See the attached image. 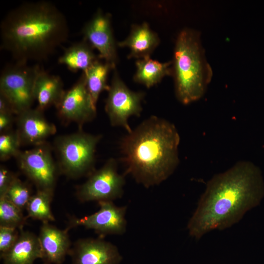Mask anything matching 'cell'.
<instances>
[{"mask_svg":"<svg viewBox=\"0 0 264 264\" xmlns=\"http://www.w3.org/2000/svg\"><path fill=\"white\" fill-rule=\"evenodd\" d=\"M108 91L105 110L111 126L132 131L128 120L132 116H140L145 93L133 91L126 85L115 68Z\"/></svg>","mask_w":264,"mask_h":264,"instance_id":"8","label":"cell"},{"mask_svg":"<svg viewBox=\"0 0 264 264\" xmlns=\"http://www.w3.org/2000/svg\"><path fill=\"white\" fill-rule=\"evenodd\" d=\"M32 195V189L30 185L17 177L4 197L18 208L23 210L25 209Z\"/></svg>","mask_w":264,"mask_h":264,"instance_id":"24","label":"cell"},{"mask_svg":"<svg viewBox=\"0 0 264 264\" xmlns=\"http://www.w3.org/2000/svg\"><path fill=\"white\" fill-rule=\"evenodd\" d=\"M172 62L176 96L188 105L200 99L211 81L213 72L201 45L199 33L188 28L176 37Z\"/></svg>","mask_w":264,"mask_h":264,"instance_id":"4","label":"cell"},{"mask_svg":"<svg viewBox=\"0 0 264 264\" xmlns=\"http://www.w3.org/2000/svg\"><path fill=\"white\" fill-rule=\"evenodd\" d=\"M65 91L60 76L50 74L41 68L34 88V96L38 109L44 111L50 106L56 107Z\"/></svg>","mask_w":264,"mask_h":264,"instance_id":"18","label":"cell"},{"mask_svg":"<svg viewBox=\"0 0 264 264\" xmlns=\"http://www.w3.org/2000/svg\"><path fill=\"white\" fill-rule=\"evenodd\" d=\"M20 230L13 227L0 226V252H6L17 241Z\"/></svg>","mask_w":264,"mask_h":264,"instance_id":"26","label":"cell"},{"mask_svg":"<svg viewBox=\"0 0 264 264\" xmlns=\"http://www.w3.org/2000/svg\"><path fill=\"white\" fill-rule=\"evenodd\" d=\"M54 192L37 190L29 200L25 209L27 217L42 223L53 221L55 219L51 209Z\"/></svg>","mask_w":264,"mask_h":264,"instance_id":"22","label":"cell"},{"mask_svg":"<svg viewBox=\"0 0 264 264\" xmlns=\"http://www.w3.org/2000/svg\"><path fill=\"white\" fill-rule=\"evenodd\" d=\"M99 209L95 213L81 218H72L67 228L81 226L92 229L100 238L109 235H123L126 231V206H118L113 201L98 202Z\"/></svg>","mask_w":264,"mask_h":264,"instance_id":"11","label":"cell"},{"mask_svg":"<svg viewBox=\"0 0 264 264\" xmlns=\"http://www.w3.org/2000/svg\"><path fill=\"white\" fill-rule=\"evenodd\" d=\"M135 82L150 88L159 83L165 76L173 75L172 62L161 63L150 57L137 60Z\"/></svg>","mask_w":264,"mask_h":264,"instance_id":"20","label":"cell"},{"mask_svg":"<svg viewBox=\"0 0 264 264\" xmlns=\"http://www.w3.org/2000/svg\"><path fill=\"white\" fill-rule=\"evenodd\" d=\"M118 172L116 160H108L100 169L94 170L88 179L77 188L76 197L82 202L113 201L124 193L125 179Z\"/></svg>","mask_w":264,"mask_h":264,"instance_id":"7","label":"cell"},{"mask_svg":"<svg viewBox=\"0 0 264 264\" xmlns=\"http://www.w3.org/2000/svg\"><path fill=\"white\" fill-rule=\"evenodd\" d=\"M55 107L61 119L66 122H74L80 128L95 118L96 106L87 88L83 73L76 83L65 91Z\"/></svg>","mask_w":264,"mask_h":264,"instance_id":"10","label":"cell"},{"mask_svg":"<svg viewBox=\"0 0 264 264\" xmlns=\"http://www.w3.org/2000/svg\"><path fill=\"white\" fill-rule=\"evenodd\" d=\"M43 254L38 236L23 229L19 238L6 252L0 254L3 264H33Z\"/></svg>","mask_w":264,"mask_h":264,"instance_id":"17","label":"cell"},{"mask_svg":"<svg viewBox=\"0 0 264 264\" xmlns=\"http://www.w3.org/2000/svg\"><path fill=\"white\" fill-rule=\"evenodd\" d=\"M115 66L104 62L97 60L85 72L86 86L95 106L100 94L108 91L110 85L107 83L109 72Z\"/></svg>","mask_w":264,"mask_h":264,"instance_id":"21","label":"cell"},{"mask_svg":"<svg viewBox=\"0 0 264 264\" xmlns=\"http://www.w3.org/2000/svg\"><path fill=\"white\" fill-rule=\"evenodd\" d=\"M101 138L80 130L56 137L54 148L59 173L71 178L89 176L94 171L96 149Z\"/></svg>","mask_w":264,"mask_h":264,"instance_id":"5","label":"cell"},{"mask_svg":"<svg viewBox=\"0 0 264 264\" xmlns=\"http://www.w3.org/2000/svg\"><path fill=\"white\" fill-rule=\"evenodd\" d=\"M41 69L38 65L16 62L7 66L0 76V95L10 104L16 115L31 108L35 101L34 88Z\"/></svg>","mask_w":264,"mask_h":264,"instance_id":"6","label":"cell"},{"mask_svg":"<svg viewBox=\"0 0 264 264\" xmlns=\"http://www.w3.org/2000/svg\"></svg>","mask_w":264,"mask_h":264,"instance_id":"30","label":"cell"},{"mask_svg":"<svg viewBox=\"0 0 264 264\" xmlns=\"http://www.w3.org/2000/svg\"><path fill=\"white\" fill-rule=\"evenodd\" d=\"M14 114L11 112L0 113V132H3L11 130L14 122Z\"/></svg>","mask_w":264,"mask_h":264,"instance_id":"28","label":"cell"},{"mask_svg":"<svg viewBox=\"0 0 264 264\" xmlns=\"http://www.w3.org/2000/svg\"><path fill=\"white\" fill-rule=\"evenodd\" d=\"M43 110L30 108L16 115L17 129L22 145L34 146L46 143L55 134L56 126L45 118Z\"/></svg>","mask_w":264,"mask_h":264,"instance_id":"14","label":"cell"},{"mask_svg":"<svg viewBox=\"0 0 264 264\" xmlns=\"http://www.w3.org/2000/svg\"><path fill=\"white\" fill-rule=\"evenodd\" d=\"M92 47L85 40L75 43L66 48L58 59V63L65 65L72 72H86L99 58Z\"/></svg>","mask_w":264,"mask_h":264,"instance_id":"19","label":"cell"},{"mask_svg":"<svg viewBox=\"0 0 264 264\" xmlns=\"http://www.w3.org/2000/svg\"><path fill=\"white\" fill-rule=\"evenodd\" d=\"M1 112H11L15 114L9 102L5 98L0 95V113Z\"/></svg>","mask_w":264,"mask_h":264,"instance_id":"29","label":"cell"},{"mask_svg":"<svg viewBox=\"0 0 264 264\" xmlns=\"http://www.w3.org/2000/svg\"><path fill=\"white\" fill-rule=\"evenodd\" d=\"M180 137L175 125L156 116L144 120L121 140L125 175L146 188L166 180L178 163Z\"/></svg>","mask_w":264,"mask_h":264,"instance_id":"3","label":"cell"},{"mask_svg":"<svg viewBox=\"0 0 264 264\" xmlns=\"http://www.w3.org/2000/svg\"><path fill=\"white\" fill-rule=\"evenodd\" d=\"M159 38L147 22L132 26L130 33L124 40L119 42V47H127L130 52L129 59L137 60L150 57V55L159 45Z\"/></svg>","mask_w":264,"mask_h":264,"instance_id":"16","label":"cell"},{"mask_svg":"<svg viewBox=\"0 0 264 264\" xmlns=\"http://www.w3.org/2000/svg\"><path fill=\"white\" fill-rule=\"evenodd\" d=\"M63 13L52 3L26 2L9 11L0 24L1 47L16 62L42 61L68 37Z\"/></svg>","mask_w":264,"mask_h":264,"instance_id":"2","label":"cell"},{"mask_svg":"<svg viewBox=\"0 0 264 264\" xmlns=\"http://www.w3.org/2000/svg\"><path fill=\"white\" fill-rule=\"evenodd\" d=\"M69 229H60L49 222L42 223L38 238L44 264H62L71 249Z\"/></svg>","mask_w":264,"mask_h":264,"instance_id":"15","label":"cell"},{"mask_svg":"<svg viewBox=\"0 0 264 264\" xmlns=\"http://www.w3.org/2000/svg\"><path fill=\"white\" fill-rule=\"evenodd\" d=\"M68 255L71 264H119L122 259L116 245L100 237L79 239Z\"/></svg>","mask_w":264,"mask_h":264,"instance_id":"13","label":"cell"},{"mask_svg":"<svg viewBox=\"0 0 264 264\" xmlns=\"http://www.w3.org/2000/svg\"><path fill=\"white\" fill-rule=\"evenodd\" d=\"M18 177L13 172L3 165L0 167V198L6 195L10 186Z\"/></svg>","mask_w":264,"mask_h":264,"instance_id":"27","label":"cell"},{"mask_svg":"<svg viewBox=\"0 0 264 264\" xmlns=\"http://www.w3.org/2000/svg\"><path fill=\"white\" fill-rule=\"evenodd\" d=\"M83 39L98 52V57L115 66L118 62L116 43L111 25V16L98 9L84 25Z\"/></svg>","mask_w":264,"mask_h":264,"instance_id":"12","label":"cell"},{"mask_svg":"<svg viewBox=\"0 0 264 264\" xmlns=\"http://www.w3.org/2000/svg\"><path fill=\"white\" fill-rule=\"evenodd\" d=\"M27 217L6 197L0 198V226L23 229Z\"/></svg>","mask_w":264,"mask_h":264,"instance_id":"23","label":"cell"},{"mask_svg":"<svg viewBox=\"0 0 264 264\" xmlns=\"http://www.w3.org/2000/svg\"><path fill=\"white\" fill-rule=\"evenodd\" d=\"M264 196L261 172L252 163L241 161L207 183L187 224L190 235L199 239L214 229L238 222Z\"/></svg>","mask_w":264,"mask_h":264,"instance_id":"1","label":"cell"},{"mask_svg":"<svg viewBox=\"0 0 264 264\" xmlns=\"http://www.w3.org/2000/svg\"><path fill=\"white\" fill-rule=\"evenodd\" d=\"M15 158L21 171L37 190L54 192L59 171L46 142L21 151Z\"/></svg>","mask_w":264,"mask_h":264,"instance_id":"9","label":"cell"},{"mask_svg":"<svg viewBox=\"0 0 264 264\" xmlns=\"http://www.w3.org/2000/svg\"><path fill=\"white\" fill-rule=\"evenodd\" d=\"M21 145V140L16 130H10L0 133V160L6 161L11 157H16L21 151L20 148Z\"/></svg>","mask_w":264,"mask_h":264,"instance_id":"25","label":"cell"}]
</instances>
